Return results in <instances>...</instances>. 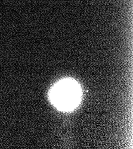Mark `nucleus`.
<instances>
[{
  "instance_id": "1",
  "label": "nucleus",
  "mask_w": 133,
  "mask_h": 149,
  "mask_svg": "<svg viewBox=\"0 0 133 149\" xmlns=\"http://www.w3.org/2000/svg\"><path fill=\"white\" fill-rule=\"evenodd\" d=\"M81 95L80 86L75 81L64 79L52 87L50 92V99L58 109L69 111L75 109L79 105Z\"/></svg>"
}]
</instances>
